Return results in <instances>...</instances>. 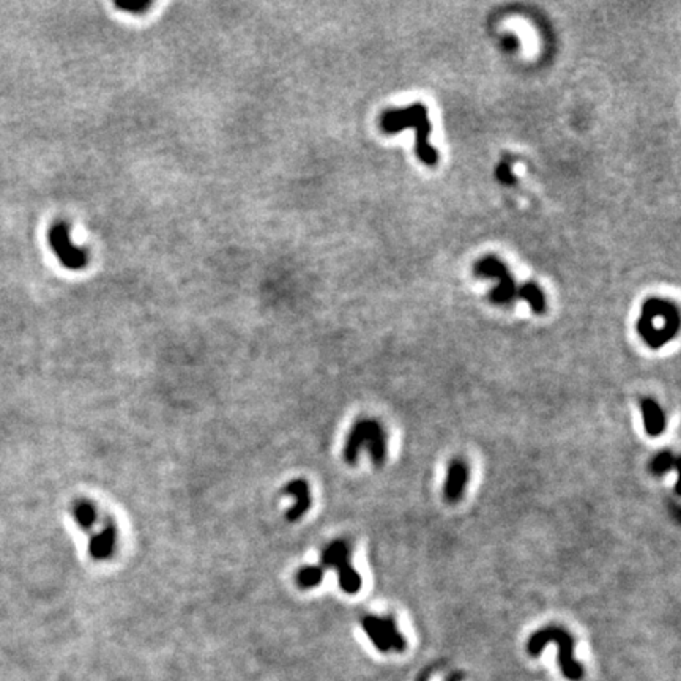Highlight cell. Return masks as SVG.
I'll return each mask as SVG.
<instances>
[{
  "mask_svg": "<svg viewBox=\"0 0 681 681\" xmlns=\"http://www.w3.org/2000/svg\"><path fill=\"white\" fill-rule=\"evenodd\" d=\"M115 5H117V8H120L123 11H127V13L142 15V13H146L150 8L151 2H150V0H136V2H120V0H117Z\"/></svg>",
  "mask_w": 681,
  "mask_h": 681,
  "instance_id": "e0dca14e",
  "label": "cell"
},
{
  "mask_svg": "<svg viewBox=\"0 0 681 681\" xmlns=\"http://www.w3.org/2000/svg\"><path fill=\"white\" fill-rule=\"evenodd\" d=\"M680 328L677 308L665 300H648L642 306L637 332L646 346L661 349L675 338Z\"/></svg>",
  "mask_w": 681,
  "mask_h": 681,
  "instance_id": "7a4b0ae2",
  "label": "cell"
},
{
  "mask_svg": "<svg viewBox=\"0 0 681 681\" xmlns=\"http://www.w3.org/2000/svg\"><path fill=\"white\" fill-rule=\"evenodd\" d=\"M363 631L371 639L377 650L380 651H404L405 639L399 632L393 617L366 615L361 618Z\"/></svg>",
  "mask_w": 681,
  "mask_h": 681,
  "instance_id": "52a82bcc",
  "label": "cell"
},
{
  "mask_svg": "<svg viewBox=\"0 0 681 681\" xmlns=\"http://www.w3.org/2000/svg\"><path fill=\"white\" fill-rule=\"evenodd\" d=\"M547 644H555L560 650V667L565 675L571 680H579L582 677V665L576 663L573 658L574 641L566 629L560 626H546L528 639L527 651L530 655H540V651L545 648Z\"/></svg>",
  "mask_w": 681,
  "mask_h": 681,
  "instance_id": "277c9868",
  "label": "cell"
},
{
  "mask_svg": "<svg viewBox=\"0 0 681 681\" xmlns=\"http://www.w3.org/2000/svg\"><path fill=\"white\" fill-rule=\"evenodd\" d=\"M50 245L56 256L68 270H82L88 262V252L84 248L73 245L70 237V224L57 221L50 229Z\"/></svg>",
  "mask_w": 681,
  "mask_h": 681,
  "instance_id": "8992f818",
  "label": "cell"
},
{
  "mask_svg": "<svg viewBox=\"0 0 681 681\" xmlns=\"http://www.w3.org/2000/svg\"><path fill=\"white\" fill-rule=\"evenodd\" d=\"M678 467V458L670 450L659 451L650 460V472L655 477H664L665 473L672 472Z\"/></svg>",
  "mask_w": 681,
  "mask_h": 681,
  "instance_id": "4fadbf2b",
  "label": "cell"
},
{
  "mask_svg": "<svg viewBox=\"0 0 681 681\" xmlns=\"http://www.w3.org/2000/svg\"><path fill=\"white\" fill-rule=\"evenodd\" d=\"M368 448L371 459L376 467H382L388 456V437L383 424L373 418L359 419L350 429L346 446H344V460L354 465L360 458L361 450Z\"/></svg>",
  "mask_w": 681,
  "mask_h": 681,
  "instance_id": "3957f363",
  "label": "cell"
},
{
  "mask_svg": "<svg viewBox=\"0 0 681 681\" xmlns=\"http://www.w3.org/2000/svg\"><path fill=\"white\" fill-rule=\"evenodd\" d=\"M323 579V568L315 565L303 566L297 573V583L303 590H309L320 586Z\"/></svg>",
  "mask_w": 681,
  "mask_h": 681,
  "instance_id": "2e32d148",
  "label": "cell"
},
{
  "mask_svg": "<svg viewBox=\"0 0 681 681\" xmlns=\"http://www.w3.org/2000/svg\"><path fill=\"white\" fill-rule=\"evenodd\" d=\"M516 298H524L536 314H541V313L546 311L545 293L540 291V287L536 284L520 286L518 289V295H516Z\"/></svg>",
  "mask_w": 681,
  "mask_h": 681,
  "instance_id": "5bb4252c",
  "label": "cell"
},
{
  "mask_svg": "<svg viewBox=\"0 0 681 681\" xmlns=\"http://www.w3.org/2000/svg\"><path fill=\"white\" fill-rule=\"evenodd\" d=\"M73 516L82 528L91 530L95 525L98 513H96V508L93 506L92 501L78 500L73 506Z\"/></svg>",
  "mask_w": 681,
  "mask_h": 681,
  "instance_id": "9a60e30c",
  "label": "cell"
},
{
  "mask_svg": "<svg viewBox=\"0 0 681 681\" xmlns=\"http://www.w3.org/2000/svg\"><path fill=\"white\" fill-rule=\"evenodd\" d=\"M117 542V527L112 520H107L98 533L92 536L88 545V554L95 560H106L112 555Z\"/></svg>",
  "mask_w": 681,
  "mask_h": 681,
  "instance_id": "7c38bea8",
  "label": "cell"
},
{
  "mask_svg": "<svg viewBox=\"0 0 681 681\" xmlns=\"http://www.w3.org/2000/svg\"><path fill=\"white\" fill-rule=\"evenodd\" d=\"M639 407H641L644 428L646 434L650 437L661 436L665 431L667 417L664 409L659 405V402L655 401L653 397H644L641 404H639Z\"/></svg>",
  "mask_w": 681,
  "mask_h": 681,
  "instance_id": "8fae6325",
  "label": "cell"
},
{
  "mask_svg": "<svg viewBox=\"0 0 681 681\" xmlns=\"http://www.w3.org/2000/svg\"><path fill=\"white\" fill-rule=\"evenodd\" d=\"M322 568H332L338 574L339 587L347 595L359 593L361 588V576L352 565V550L344 540H334L323 549Z\"/></svg>",
  "mask_w": 681,
  "mask_h": 681,
  "instance_id": "5b68a950",
  "label": "cell"
},
{
  "mask_svg": "<svg viewBox=\"0 0 681 681\" xmlns=\"http://www.w3.org/2000/svg\"><path fill=\"white\" fill-rule=\"evenodd\" d=\"M284 494L289 495V497L295 499V504L291 510L287 511L286 518L291 522H297L309 511V508H311V504H313L309 484L305 479H293L291 483H287V486L284 487Z\"/></svg>",
  "mask_w": 681,
  "mask_h": 681,
  "instance_id": "30bf717a",
  "label": "cell"
},
{
  "mask_svg": "<svg viewBox=\"0 0 681 681\" xmlns=\"http://www.w3.org/2000/svg\"><path fill=\"white\" fill-rule=\"evenodd\" d=\"M475 272L478 274H483V277L499 279V286L491 292V300L494 303H497V305L510 303L513 298H516V295H518V287H516L514 278L499 259L495 257L483 259L481 262L477 264V267H475Z\"/></svg>",
  "mask_w": 681,
  "mask_h": 681,
  "instance_id": "ba28073f",
  "label": "cell"
},
{
  "mask_svg": "<svg viewBox=\"0 0 681 681\" xmlns=\"http://www.w3.org/2000/svg\"><path fill=\"white\" fill-rule=\"evenodd\" d=\"M470 481V467L464 458H454L450 460L446 469V478L443 484V499L454 505L462 500L467 486Z\"/></svg>",
  "mask_w": 681,
  "mask_h": 681,
  "instance_id": "9c48e42d",
  "label": "cell"
},
{
  "mask_svg": "<svg viewBox=\"0 0 681 681\" xmlns=\"http://www.w3.org/2000/svg\"><path fill=\"white\" fill-rule=\"evenodd\" d=\"M380 127L385 133L395 134L404 128H414L417 133L415 151L419 160L428 166H434L437 163V151L429 144V136L432 132L428 109L423 105H414L405 109H395L387 111L380 119Z\"/></svg>",
  "mask_w": 681,
  "mask_h": 681,
  "instance_id": "6da1fadb",
  "label": "cell"
}]
</instances>
